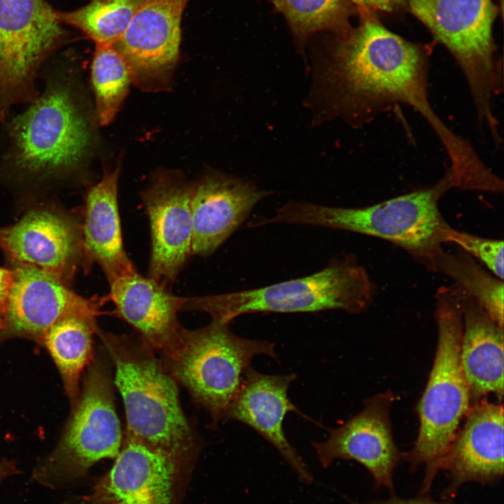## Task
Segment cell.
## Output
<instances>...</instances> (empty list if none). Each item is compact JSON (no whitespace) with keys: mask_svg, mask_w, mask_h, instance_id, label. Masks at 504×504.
Wrapping results in <instances>:
<instances>
[{"mask_svg":"<svg viewBox=\"0 0 504 504\" xmlns=\"http://www.w3.org/2000/svg\"><path fill=\"white\" fill-rule=\"evenodd\" d=\"M328 74L339 106L346 113L370 119L392 104H403L433 129L452 171L465 172L477 162L470 142L452 131L433 109L421 50L375 20H364L337 42Z\"/></svg>","mask_w":504,"mask_h":504,"instance_id":"1","label":"cell"},{"mask_svg":"<svg viewBox=\"0 0 504 504\" xmlns=\"http://www.w3.org/2000/svg\"><path fill=\"white\" fill-rule=\"evenodd\" d=\"M100 338L115 368L113 384L123 400L125 433L183 464L199 437L183 411L178 383L139 336L105 332Z\"/></svg>","mask_w":504,"mask_h":504,"instance_id":"2","label":"cell"},{"mask_svg":"<svg viewBox=\"0 0 504 504\" xmlns=\"http://www.w3.org/2000/svg\"><path fill=\"white\" fill-rule=\"evenodd\" d=\"M453 183L446 173L435 185L362 207H335L288 202L260 224L321 226L377 237L403 248L428 269L443 249L449 225L439 201Z\"/></svg>","mask_w":504,"mask_h":504,"instance_id":"3","label":"cell"},{"mask_svg":"<svg viewBox=\"0 0 504 504\" xmlns=\"http://www.w3.org/2000/svg\"><path fill=\"white\" fill-rule=\"evenodd\" d=\"M6 170L23 181L43 182L76 172L88 154L92 134L67 73L49 77L45 90L8 125Z\"/></svg>","mask_w":504,"mask_h":504,"instance_id":"4","label":"cell"},{"mask_svg":"<svg viewBox=\"0 0 504 504\" xmlns=\"http://www.w3.org/2000/svg\"><path fill=\"white\" fill-rule=\"evenodd\" d=\"M438 344L428 383L417 405L419 429L407 454L426 466L424 490L429 489L443 458L464 419L470 400L461 363L463 309L461 295L452 285L435 294Z\"/></svg>","mask_w":504,"mask_h":504,"instance_id":"5","label":"cell"},{"mask_svg":"<svg viewBox=\"0 0 504 504\" xmlns=\"http://www.w3.org/2000/svg\"><path fill=\"white\" fill-rule=\"evenodd\" d=\"M375 286L352 255L337 258L312 274L261 288L195 298H183V310L209 314L230 323L255 313L318 312L342 310L359 314L371 305Z\"/></svg>","mask_w":504,"mask_h":504,"instance_id":"6","label":"cell"},{"mask_svg":"<svg viewBox=\"0 0 504 504\" xmlns=\"http://www.w3.org/2000/svg\"><path fill=\"white\" fill-rule=\"evenodd\" d=\"M229 324L212 320L196 330L184 328L176 353L160 358L176 382L209 412L212 428L224 419L253 358L266 355L276 359L274 342L241 337Z\"/></svg>","mask_w":504,"mask_h":504,"instance_id":"7","label":"cell"},{"mask_svg":"<svg viewBox=\"0 0 504 504\" xmlns=\"http://www.w3.org/2000/svg\"><path fill=\"white\" fill-rule=\"evenodd\" d=\"M411 11L459 64L479 120L491 134L498 132L491 101L502 90L503 74L495 59L492 0H409Z\"/></svg>","mask_w":504,"mask_h":504,"instance_id":"8","label":"cell"},{"mask_svg":"<svg viewBox=\"0 0 504 504\" xmlns=\"http://www.w3.org/2000/svg\"><path fill=\"white\" fill-rule=\"evenodd\" d=\"M113 386L108 365L93 358L60 441L34 471L37 482L57 488L83 477L98 461L117 456L123 438Z\"/></svg>","mask_w":504,"mask_h":504,"instance_id":"9","label":"cell"},{"mask_svg":"<svg viewBox=\"0 0 504 504\" xmlns=\"http://www.w3.org/2000/svg\"><path fill=\"white\" fill-rule=\"evenodd\" d=\"M61 24L44 0H0V122L10 106L38 98L36 78L63 40Z\"/></svg>","mask_w":504,"mask_h":504,"instance_id":"10","label":"cell"},{"mask_svg":"<svg viewBox=\"0 0 504 504\" xmlns=\"http://www.w3.org/2000/svg\"><path fill=\"white\" fill-rule=\"evenodd\" d=\"M188 0H144L112 45L134 83L146 91L167 90L179 57L181 18Z\"/></svg>","mask_w":504,"mask_h":504,"instance_id":"11","label":"cell"},{"mask_svg":"<svg viewBox=\"0 0 504 504\" xmlns=\"http://www.w3.org/2000/svg\"><path fill=\"white\" fill-rule=\"evenodd\" d=\"M0 246L15 264L36 266L66 284L84 266L82 220L50 204L34 206L0 229Z\"/></svg>","mask_w":504,"mask_h":504,"instance_id":"12","label":"cell"},{"mask_svg":"<svg viewBox=\"0 0 504 504\" xmlns=\"http://www.w3.org/2000/svg\"><path fill=\"white\" fill-rule=\"evenodd\" d=\"M192 191L181 174L161 172L141 193L150 230L148 276L169 289L192 255Z\"/></svg>","mask_w":504,"mask_h":504,"instance_id":"13","label":"cell"},{"mask_svg":"<svg viewBox=\"0 0 504 504\" xmlns=\"http://www.w3.org/2000/svg\"><path fill=\"white\" fill-rule=\"evenodd\" d=\"M13 281L5 312L9 335L41 342L45 332L59 320L71 315L96 317L104 298H86L56 276L36 266L15 264Z\"/></svg>","mask_w":504,"mask_h":504,"instance_id":"14","label":"cell"},{"mask_svg":"<svg viewBox=\"0 0 504 504\" xmlns=\"http://www.w3.org/2000/svg\"><path fill=\"white\" fill-rule=\"evenodd\" d=\"M393 394L384 392L365 400L363 410L342 426L328 429L323 442L312 443L321 465L351 459L364 465L378 486L393 488L392 475L402 454L393 440L389 410Z\"/></svg>","mask_w":504,"mask_h":504,"instance_id":"15","label":"cell"},{"mask_svg":"<svg viewBox=\"0 0 504 504\" xmlns=\"http://www.w3.org/2000/svg\"><path fill=\"white\" fill-rule=\"evenodd\" d=\"M175 458L125 433L109 471L90 496L92 504H172Z\"/></svg>","mask_w":504,"mask_h":504,"instance_id":"16","label":"cell"},{"mask_svg":"<svg viewBox=\"0 0 504 504\" xmlns=\"http://www.w3.org/2000/svg\"><path fill=\"white\" fill-rule=\"evenodd\" d=\"M295 379L294 373L265 374L248 367L223 420L237 421L252 428L276 449L301 481L310 483V471L283 429L284 418L290 412L312 420L298 410L288 396V389Z\"/></svg>","mask_w":504,"mask_h":504,"instance_id":"17","label":"cell"},{"mask_svg":"<svg viewBox=\"0 0 504 504\" xmlns=\"http://www.w3.org/2000/svg\"><path fill=\"white\" fill-rule=\"evenodd\" d=\"M270 194L234 176L216 172L204 176L193 184L191 199L192 255L212 254Z\"/></svg>","mask_w":504,"mask_h":504,"instance_id":"18","label":"cell"},{"mask_svg":"<svg viewBox=\"0 0 504 504\" xmlns=\"http://www.w3.org/2000/svg\"><path fill=\"white\" fill-rule=\"evenodd\" d=\"M109 284L108 297L115 305V314L132 326L161 359L172 357L181 344L184 330L177 316L180 297L137 271Z\"/></svg>","mask_w":504,"mask_h":504,"instance_id":"19","label":"cell"},{"mask_svg":"<svg viewBox=\"0 0 504 504\" xmlns=\"http://www.w3.org/2000/svg\"><path fill=\"white\" fill-rule=\"evenodd\" d=\"M442 460L453 492L461 484L489 482L503 475V407L486 400L470 405Z\"/></svg>","mask_w":504,"mask_h":504,"instance_id":"20","label":"cell"},{"mask_svg":"<svg viewBox=\"0 0 504 504\" xmlns=\"http://www.w3.org/2000/svg\"><path fill=\"white\" fill-rule=\"evenodd\" d=\"M120 167L106 171L85 197L82 220L84 265L97 264L108 281L137 271L124 248L118 208Z\"/></svg>","mask_w":504,"mask_h":504,"instance_id":"21","label":"cell"},{"mask_svg":"<svg viewBox=\"0 0 504 504\" xmlns=\"http://www.w3.org/2000/svg\"><path fill=\"white\" fill-rule=\"evenodd\" d=\"M459 293L463 309L460 356L470 405L478 402L489 393H494L501 401L503 398V328L474 299Z\"/></svg>","mask_w":504,"mask_h":504,"instance_id":"22","label":"cell"},{"mask_svg":"<svg viewBox=\"0 0 504 504\" xmlns=\"http://www.w3.org/2000/svg\"><path fill=\"white\" fill-rule=\"evenodd\" d=\"M98 328L96 317L68 316L50 327L41 340L60 373L73 407L80 396L81 374L93 359L92 337Z\"/></svg>","mask_w":504,"mask_h":504,"instance_id":"23","label":"cell"},{"mask_svg":"<svg viewBox=\"0 0 504 504\" xmlns=\"http://www.w3.org/2000/svg\"><path fill=\"white\" fill-rule=\"evenodd\" d=\"M430 270L449 277L457 290L474 299L503 328V280L483 269L472 256L460 248L452 252L442 249L436 255Z\"/></svg>","mask_w":504,"mask_h":504,"instance_id":"24","label":"cell"},{"mask_svg":"<svg viewBox=\"0 0 504 504\" xmlns=\"http://www.w3.org/2000/svg\"><path fill=\"white\" fill-rule=\"evenodd\" d=\"M95 113L101 125L115 117L132 83L129 67L112 45H96L91 66Z\"/></svg>","mask_w":504,"mask_h":504,"instance_id":"25","label":"cell"},{"mask_svg":"<svg viewBox=\"0 0 504 504\" xmlns=\"http://www.w3.org/2000/svg\"><path fill=\"white\" fill-rule=\"evenodd\" d=\"M144 0H90L70 12L57 11V18L88 36L95 45H113L123 34Z\"/></svg>","mask_w":504,"mask_h":504,"instance_id":"26","label":"cell"},{"mask_svg":"<svg viewBox=\"0 0 504 504\" xmlns=\"http://www.w3.org/2000/svg\"><path fill=\"white\" fill-rule=\"evenodd\" d=\"M286 18L295 37L304 41L324 30L340 31L348 15L345 0H270Z\"/></svg>","mask_w":504,"mask_h":504,"instance_id":"27","label":"cell"},{"mask_svg":"<svg viewBox=\"0 0 504 504\" xmlns=\"http://www.w3.org/2000/svg\"><path fill=\"white\" fill-rule=\"evenodd\" d=\"M445 243H453L483 263L489 272L503 280V241L484 238L454 229L450 225Z\"/></svg>","mask_w":504,"mask_h":504,"instance_id":"28","label":"cell"},{"mask_svg":"<svg viewBox=\"0 0 504 504\" xmlns=\"http://www.w3.org/2000/svg\"><path fill=\"white\" fill-rule=\"evenodd\" d=\"M13 275V270L0 267V312L4 316Z\"/></svg>","mask_w":504,"mask_h":504,"instance_id":"29","label":"cell"},{"mask_svg":"<svg viewBox=\"0 0 504 504\" xmlns=\"http://www.w3.org/2000/svg\"><path fill=\"white\" fill-rule=\"evenodd\" d=\"M363 8L382 11H393L397 9L405 0H350Z\"/></svg>","mask_w":504,"mask_h":504,"instance_id":"30","label":"cell"},{"mask_svg":"<svg viewBox=\"0 0 504 504\" xmlns=\"http://www.w3.org/2000/svg\"><path fill=\"white\" fill-rule=\"evenodd\" d=\"M18 472L17 466L7 460L0 461V482Z\"/></svg>","mask_w":504,"mask_h":504,"instance_id":"31","label":"cell"},{"mask_svg":"<svg viewBox=\"0 0 504 504\" xmlns=\"http://www.w3.org/2000/svg\"><path fill=\"white\" fill-rule=\"evenodd\" d=\"M379 504H439L426 499H411L402 500L398 498L391 499L389 500L381 503Z\"/></svg>","mask_w":504,"mask_h":504,"instance_id":"32","label":"cell"},{"mask_svg":"<svg viewBox=\"0 0 504 504\" xmlns=\"http://www.w3.org/2000/svg\"><path fill=\"white\" fill-rule=\"evenodd\" d=\"M6 327L5 316L3 313L0 312V332H2Z\"/></svg>","mask_w":504,"mask_h":504,"instance_id":"33","label":"cell"}]
</instances>
